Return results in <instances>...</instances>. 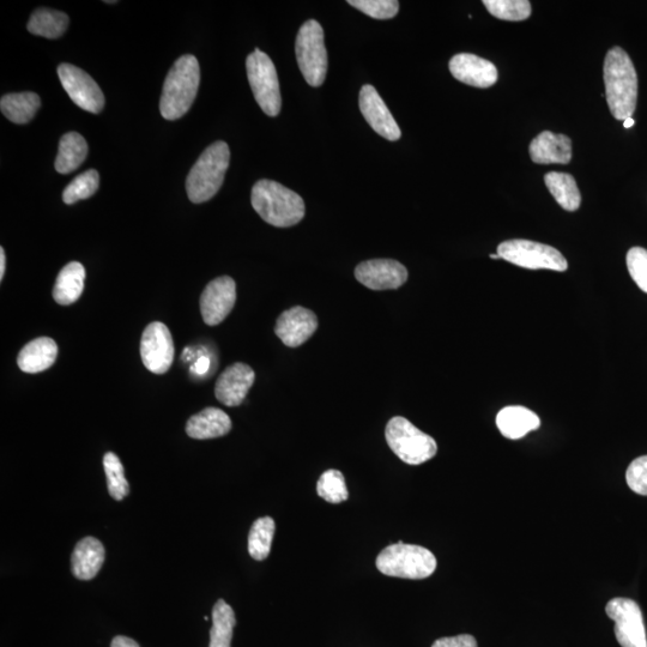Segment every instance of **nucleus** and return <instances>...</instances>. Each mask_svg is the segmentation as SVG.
Instances as JSON below:
<instances>
[{
	"instance_id": "79ce46f5",
	"label": "nucleus",
	"mask_w": 647,
	"mask_h": 647,
	"mask_svg": "<svg viewBox=\"0 0 647 647\" xmlns=\"http://www.w3.org/2000/svg\"><path fill=\"white\" fill-rule=\"evenodd\" d=\"M634 124H636V122H634V119L633 118H628L624 122V128L625 129H631V128H633Z\"/></svg>"
},
{
	"instance_id": "393cba45",
	"label": "nucleus",
	"mask_w": 647,
	"mask_h": 647,
	"mask_svg": "<svg viewBox=\"0 0 647 647\" xmlns=\"http://www.w3.org/2000/svg\"><path fill=\"white\" fill-rule=\"evenodd\" d=\"M88 155V144L80 133L69 132L60 139L56 169L60 174H69L82 165Z\"/></svg>"
},
{
	"instance_id": "72a5a7b5",
	"label": "nucleus",
	"mask_w": 647,
	"mask_h": 647,
	"mask_svg": "<svg viewBox=\"0 0 647 647\" xmlns=\"http://www.w3.org/2000/svg\"><path fill=\"white\" fill-rule=\"evenodd\" d=\"M100 185V175L95 169H90L86 173L78 175L72 183L66 187L63 192V201L71 205L83 199H88L95 195Z\"/></svg>"
},
{
	"instance_id": "4c0bfd02",
	"label": "nucleus",
	"mask_w": 647,
	"mask_h": 647,
	"mask_svg": "<svg viewBox=\"0 0 647 647\" xmlns=\"http://www.w3.org/2000/svg\"><path fill=\"white\" fill-rule=\"evenodd\" d=\"M432 647H477V642L470 634H461L457 637L438 639Z\"/></svg>"
},
{
	"instance_id": "4be33fe9",
	"label": "nucleus",
	"mask_w": 647,
	"mask_h": 647,
	"mask_svg": "<svg viewBox=\"0 0 647 647\" xmlns=\"http://www.w3.org/2000/svg\"><path fill=\"white\" fill-rule=\"evenodd\" d=\"M58 356L57 343L48 337L36 338L18 354L17 365L24 373H40L54 365Z\"/></svg>"
},
{
	"instance_id": "f8f14e48",
	"label": "nucleus",
	"mask_w": 647,
	"mask_h": 647,
	"mask_svg": "<svg viewBox=\"0 0 647 647\" xmlns=\"http://www.w3.org/2000/svg\"><path fill=\"white\" fill-rule=\"evenodd\" d=\"M141 356L145 368L151 373L165 374L169 371L174 361V343L165 324L154 322L145 328Z\"/></svg>"
},
{
	"instance_id": "c756f323",
	"label": "nucleus",
	"mask_w": 647,
	"mask_h": 647,
	"mask_svg": "<svg viewBox=\"0 0 647 647\" xmlns=\"http://www.w3.org/2000/svg\"><path fill=\"white\" fill-rule=\"evenodd\" d=\"M275 530V520L271 517L259 518L253 523L249 535V553L253 559L263 561L268 558Z\"/></svg>"
},
{
	"instance_id": "f257e3e1",
	"label": "nucleus",
	"mask_w": 647,
	"mask_h": 647,
	"mask_svg": "<svg viewBox=\"0 0 647 647\" xmlns=\"http://www.w3.org/2000/svg\"><path fill=\"white\" fill-rule=\"evenodd\" d=\"M604 84L610 113L618 120L632 118L638 100V77L636 68L621 47L607 53L604 62Z\"/></svg>"
},
{
	"instance_id": "c85d7f7f",
	"label": "nucleus",
	"mask_w": 647,
	"mask_h": 647,
	"mask_svg": "<svg viewBox=\"0 0 647 647\" xmlns=\"http://www.w3.org/2000/svg\"><path fill=\"white\" fill-rule=\"evenodd\" d=\"M235 625L237 619L232 607L223 600L217 601L213 609L209 647H231Z\"/></svg>"
},
{
	"instance_id": "dca6fc26",
	"label": "nucleus",
	"mask_w": 647,
	"mask_h": 647,
	"mask_svg": "<svg viewBox=\"0 0 647 647\" xmlns=\"http://www.w3.org/2000/svg\"><path fill=\"white\" fill-rule=\"evenodd\" d=\"M318 329V318L305 307L296 306L284 311L277 319L275 334L284 346L298 348L310 340Z\"/></svg>"
},
{
	"instance_id": "2eb2a0df",
	"label": "nucleus",
	"mask_w": 647,
	"mask_h": 647,
	"mask_svg": "<svg viewBox=\"0 0 647 647\" xmlns=\"http://www.w3.org/2000/svg\"><path fill=\"white\" fill-rule=\"evenodd\" d=\"M359 106L362 116L378 135L391 142L398 141L402 137L401 129H399L388 106L385 105L377 89L371 84H366L361 88Z\"/></svg>"
},
{
	"instance_id": "58836bf2",
	"label": "nucleus",
	"mask_w": 647,
	"mask_h": 647,
	"mask_svg": "<svg viewBox=\"0 0 647 647\" xmlns=\"http://www.w3.org/2000/svg\"><path fill=\"white\" fill-rule=\"evenodd\" d=\"M111 647H139V645L131 638L118 636L112 640Z\"/></svg>"
},
{
	"instance_id": "6ab92c4d",
	"label": "nucleus",
	"mask_w": 647,
	"mask_h": 647,
	"mask_svg": "<svg viewBox=\"0 0 647 647\" xmlns=\"http://www.w3.org/2000/svg\"><path fill=\"white\" fill-rule=\"evenodd\" d=\"M530 156L538 165H567L572 159V141L565 135L544 131L532 139Z\"/></svg>"
},
{
	"instance_id": "473e14b6",
	"label": "nucleus",
	"mask_w": 647,
	"mask_h": 647,
	"mask_svg": "<svg viewBox=\"0 0 647 647\" xmlns=\"http://www.w3.org/2000/svg\"><path fill=\"white\" fill-rule=\"evenodd\" d=\"M317 493L330 504H341L348 500L346 480L341 471L334 469L325 471L317 483Z\"/></svg>"
},
{
	"instance_id": "ea45409f",
	"label": "nucleus",
	"mask_w": 647,
	"mask_h": 647,
	"mask_svg": "<svg viewBox=\"0 0 647 647\" xmlns=\"http://www.w3.org/2000/svg\"><path fill=\"white\" fill-rule=\"evenodd\" d=\"M209 367H210V360L208 358H205V356H203V358L199 359L196 362L195 367H193V371H195L197 374H204L209 371Z\"/></svg>"
},
{
	"instance_id": "c9c22d12",
	"label": "nucleus",
	"mask_w": 647,
	"mask_h": 647,
	"mask_svg": "<svg viewBox=\"0 0 647 647\" xmlns=\"http://www.w3.org/2000/svg\"><path fill=\"white\" fill-rule=\"evenodd\" d=\"M626 262L632 280L647 294V250L633 247L627 253Z\"/></svg>"
},
{
	"instance_id": "f3484780",
	"label": "nucleus",
	"mask_w": 647,
	"mask_h": 647,
	"mask_svg": "<svg viewBox=\"0 0 647 647\" xmlns=\"http://www.w3.org/2000/svg\"><path fill=\"white\" fill-rule=\"evenodd\" d=\"M449 68L457 81L486 89L498 82L497 66L475 54L459 53L450 60Z\"/></svg>"
},
{
	"instance_id": "ddd939ff",
	"label": "nucleus",
	"mask_w": 647,
	"mask_h": 647,
	"mask_svg": "<svg viewBox=\"0 0 647 647\" xmlns=\"http://www.w3.org/2000/svg\"><path fill=\"white\" fill-rule=\"evenodd\" d=\"M237 301V284L232 277L222 276L211 281L201 296V312L204 323L219 325L225 320Z\"/></svg>"
},
{
	"instance_id": "6e6552de",
	"label": "nucleus",
	"mask_w": 647,
	"mask_h": 647,
	"mask_svg": "<svg viewBox=\"0 0 647 647\" xmlns=\"http://www.w3.org/2000/svg\"><path fill=\"white\" fill-rule=\"evenodd\" d=\"M246 69L253 96L259 107L266 116H278L282 107L280 82L275 65L268 54L256 48L246 60Z\"/></svg>"
},
{
	"instance_id": "9b49d317",
	"label": "nucleus",
	"mask_w": 647,
	"mask_h": 647,
	"mask_svg": "<svg viewBox=\"0 0 647 647\" xmlns=\"http://www.w3.org/2000/svg\"><path fill=\"white\" fill-rule=\"evenodd\" d=\"M58 76L65 92L82 110L94 114L104 110L105 96L98 83L86 71L71 64H62L59 65Z\"/></svg>"
},
{
	"instance_id": "0eeeda50",
	"label": "nucleus",
	"mask_w": 647,
	"mask_h": 647,
	"mask_svg": "<svg viewBox=\"0 0 647 647\" xmlns=\"http://www.w3.org/2000/svg\"><path fill=\"white\" fill-rule=\"evenodd\" d=\"M296 59L302 76L311 87H320L328 72V52L324 44V30L317 21L302 24L295 44Z\"/></svg>"
},
{
	"instance_id": "9d476101",
	"label": "nucleus",
	"mask_w": 647,
	"mask_h": 647,
	"mask_svg": "<svg viewBox=\"0 0 647 647\" xmlns=\"http://www.w3.org/2000/svg\"><path fill=\"white\" fill-rule=\"evenodd\" d=\"M606 613L615 622V636L622 647H647L642 609L630 598H614Z\"/></svg>"
},
{
	"instance_id": "4468645a",
	"label": "nucleus",
	"mask_w": 647,
	"mask_h": 647,
	"mask_svg": "<svg viewBox=\"0 0 647 647\" xmlns=\"http://www.w3.org/2000/svg\"><path fill=\"white\" fill-rule=\"evenodd\" d=\"M355 277L372 290L398 289L408 280V270L397 260L373 259L356 266Z\"/></svg>"
},
{
	"instance_id": "1a4fd4ad",
	"label": "nucleus",
	"mask_w": 647,
	"mask_h": 647,
	"mask_svg": "<svg viewBox=\"0 0 647 647\" xmlns=\"http://www.w3.org/2000/svg\"><path fill=\"white\" fill-rule=\"evenodd\" d=\"M498 255L507 262L530 270L564 272L568 268L567 260L560 251L530 240L504 241L498 247Z\"/></svg>"
},
{
	"instance_id": "bb28decb",
	"label": "nucleus",
	"mask_w": 647,
	"mask_h": 647,
	"mask_svg": "<svg viewBox=\"0 0 647 647\" xmlns=\"http://www.w3.org/2000/svg\"><path fill=\"white\" fill-rule=\"evenodd\" d=\"M548 190L562 209L576 211L582 203L576 180L567 173L550 172L544 177Z\"/></svg>"
},
{
	"instance_id": "5701e85b",
	"label": "nucleus",
	"mask_w": 647,
	"mask_h": 647,
	"mask_svg": "<svg viewBox=\"0 0 647 647\" xmlns=\"http://www.w3.org/2000/svg\"><path fill=\"white\" fill-rule=\"evenodd\" d=\"M497 426L505 438L518 440L541 426L540 417L528 408L512 405L500 410Z\"/></svg>"
},
{
	"instance_id": "cd10ccee",
	"label": "nucleus",
	"mask_w": 647,
	"mask_h": 647,
	"mask_svg": "<svg viewBox=\"0 0 647 647\" xmlns=\"http://www.w3.org/2000/svg\"><path fill=\"white\" fill-rule=\"evenodd\" d=\"M69 27V17L52 9H39L34 12L28 22L30 33L46 39H58Z\"/></svg>"
},
{
	"instance_id": "2f4dec72",
	"label": "nucleus",
	"mask_w": 647,
	"mask_h": 647,
	"mask_svg": "<svg viewBox=\"0 0 647 647\" xmlns=\"http://www.w3.org/2000/svg\"><path fill=\"white\" fill-rule=\"evenodd\" d=\"M483 5L499 20L519 22L528 20L531 15L528 0H485Z\"/></svg>"
},
{
	"instance_id": "20e7f679",
	"label": "nucleus",
	"mask_w": 647,
	"mask_h": 647,
	"mask_svg": "<svg viewBox=\"0 0 647 647\" xmlns=\"http://www.w3.org/2000/svg\"><path fill=\"white\" fill-rule=\"evenodd\" d=\"M231 161L226 142H216L199 157L186 179V192L192 203L210 201L220 191Z\"/></svg>"
},
{
	"instance_id": "7c9ffc66",
	"label": "nucleus",
	"mask_w": 647,
	"mask_h": 647,
	"mask_svg": "<svg viewBox=\"0 0 647 647\" xmlns=\"http://www.w3.org/2000/svg\"><path fill=\"white\" fill-rule=\"evenodd\" d=\"M104 468L107 477L108 493L114 500L122 501L128 497L130 486L126 480L124 467L116 453L107 452L104 457Z\"/></svg>"
},
{
	"instance_id": "a211bd4d",
	"label": "nucleus",
	"mask_w": 647,
	"mask_h": 647,
	"mask_svg": "<svg viewBox=\"0 0 647 647\" xmlns=\"http://www.w3.org/2000/svg\"><path fill=\"white\" fill-rule=\"evenodd\" d=\"M255 371L243 362L229 366L217 379L215 396L227 407H238L255 383Z\"/></svg>"
},
{
	"instance_id": "aec40b11",
	"label": "nucleus",
	"mask_w": 647,
	"mask_h": 647,
	"mask_svg": "<svg viewBox=\"0 0 647 647\" xmlns=\"http://www.w3.org/2000/svg\"><path fill=\"white\" fill-rule=\"evenodd\" d=\"M105 561V548L95 537L83 538L71 556L72 573L77 579L92 580Z\"/></svg>"
},
{
	"instance_id": "37998d69",
	"label": "nucleus",
	"mask_w": 647,
	"mask_h": 647,
	"mask_svg": "<svg viewBox=\"0 0 647 647\" xmlns=\"http://www.w3.org/2000/svg\"><path fill=\"white\" fill-rule=\"evenodd\" d=\"M491 258L492 259H501V257L499 255H491Z\"/></svg>"
},
{
	"instance_id": "a878e982",
	"label": "nucleus",
	"mask_w": 647,
	"mask_h": 647,
	"mask_svg": "<svg viewBox=\"0 0 647 647\" xmlns=\"http://www.w3.org/2000/svg\"><path fill=\"white\" fill-rule=\"evenodd\" d=\"M40 106L39 95L30 92L6 94L0 101V110L10 122L15 124L29 123Z\"/></svg>"
},
{
	"instance_id": "412c9836",
	"label": "nucleus",
	"mask_w": 647,
	"mask_h": 647,
	"mask_svg": "<svg viewBox=\"0 0 647 647\" xmlns=\"http://www.w3.org/2000/svg\"><path fill=\"white\" fill-rule=\"evenodd\" d=\"M232 421L225 411L205 408L193 415L186 425V433L192 439L207 440L223 437L231 432Z\"/></svg>"
},
{
	"instance_id": "a19ab883",
	"label": "nucleus",
	"mask_w": 647,
	"mask_h": 647,
	"mask_svg": "<svg viewBox=\"0 0 647 647\" xmlns=\"http://www.w3.org/2000/svg\"><path fill=\"white\" fill-rule=\"evenodd\" d=\"M5 268H6L5 251L2 247V249H0V280L2 281L5 275Z\"/></svg>"
},
{
	"instance_id": "f03ea898",
	"label": "nucleus",
	"mask_w": 647,
	"mask_h": 647,
	"mask_svg": "<svg viewBox=\"0 0 647 647\" xmlns=\"http://www.w3.org/2000/svg\"><path fill=\"white\" fill-rule=\"evenodd\" d=\"M251 202L257 214L277 228L298 225L305 216L304 199L276 181L259 180L253 186Z\"/></svg>"
},
{
	"instance_id": "7ed1b4c3",
	"label": "nucleus",
	"mask_w": 647,
	"mask_h": 647,
	"mask_svg": "<svg viewBox=\"0 0 647 647\" xmlns=\"http://www.w3.org/2000/svg\"><path fill=\"white\" fill-rule=\"evenodd\" d=\"M201 69L195 56L186 54L174 63L169 70L160 101L162 117L167 120H178L190 111L195 102Z\"/></svg>"
},
{
	"instance_id": "f704fd0d",
	"label": "nucleus",
	"mask_w": 647,
	"mask_h": 647,
	"mask_svg": "<svg viewBox=\"0 0 647 647\" xmlns=\"http://www.w3.org/2000/svg\"><path fill=\"white\" fill-rule=\"evenodd\" d=\"M348 4L376 20H390L399 11L397 0H349Z\"/></svg>"
},
{
	"instance_id": "e433bc0d",
	"label": "nucleus",
	"mask_w": 647,
	"mask_h": 647,
	"mask_svg": "<svg viewBox=\"0 0 647 647\" xmlns=\"http://www.w3.org/2000/svg\"><path fill=\"white\" fill-rule=\"evenodd\" d=\"M626 480L634 493L647 497V456L634 459L627 469Z\"/></svg>"
},
{
	"instance_id": "423d86ee",
	"label": "nucleus",
	"mask_w": 647,
	"mask_h": 647,
	"mask_svg": "<svg viewBox=\"0 0 647 647\" xmlns=\"http://www.w3.org/2000/svg\"><path fill=\"white\" fill-rule=\"evenodd\" d=\"M385 437L393 453L409 465L431 461L438 452V445L431 435L423 433L402 416L389 421Z\"/></svg>"
},
{
	"instance_id": "39448f33",
	"label": "nucleus",
	"mask_w": 647,
	"mask_h": 647,
	"mask_svg": "<svg viewBox=\"0 0 647 647\" xmlns=\"http://www.w3.org/2000/svg\"><path fill=\"white\" fill-rule=\"evenodd\" d=\"M377 568L388 577L426 579L437 570V559L431 550L399 541L378 555Z\"/></svg>"
},
{
	"instance_id": "b1692460",
	"label": "nucleus",
	"mask_w": 647,
	"mask_h": 647,
	"mask_svg": "<svg viewBox=\"0 0 647 647\" xmlns=\"http://www.w3.org/2000/svg\"><path fill=\"white\" fill-rule=\"evenodd\" d=\"M86 280V269L81 263L71 262L65 265L54 284L53 299L57 304L69 306L81 298Z\"/></svg>"
}]
</instances>
